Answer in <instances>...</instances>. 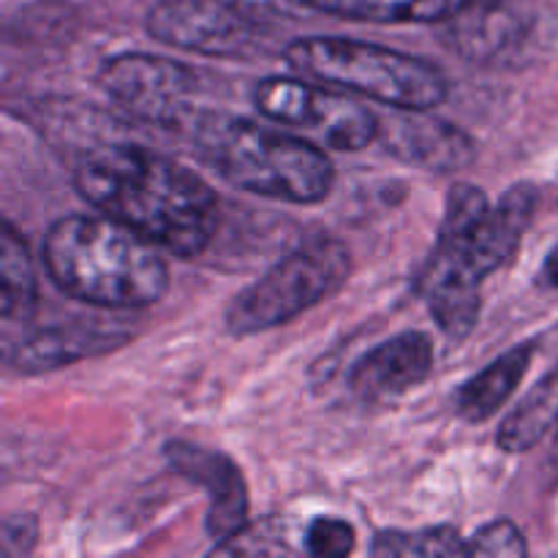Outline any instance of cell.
Wrapping results in <instances>:
<instances>
[{
  "label": "cell",
  "instance_id": "cell-15",
  "mask_svg": "<svg viewBox=\"0 0 558 558\" xmlns=\"http://www.w3.org/2000/svg\"><path fill=\"white\" fill-rule=\"evenodd\" d=\"M558 425V368L537 381L523 401L501 420L496 445L510 456L534 450Z\"/></svg>",
  "mask_w": 558,
  "mask_h": 558
},
{
  "label": "cell",
  "instance_id": "cell-20",
  "mask_svg": "<svg viewBox=\"0 0 558 558\" xmlns=\"http://www.w3.org/2000/svg\"><path fill=\"white\" fill-rule=\"evenodd\" d=\"M305 550L316 558H343L354 550V529L341 518H316L305 532Z\"/></svg>",
  "mask_w": 558,
  "mask_h": 558
},
{
  "label": "cell",
  "instance_id": "cell-6",
  "mask_svg": "<svg viewBox=\"0 0 558 558\" xmlns=\"http://www.w3.org/2000/svg\"><path fill=\"white\" fill-rule=\"evenodd\" d=\"M352 272L349 248L336 238H311L292 254L278 259L259 281L245 287L229 300L223 325L234 338L267 332L325 303Z\"/></svg>",
  "mask_w": 558,
  "mask_h": 558
},
{
  "label": "cell",
  "instance_id": "cell-12",
  "mask_svg": "<svg viewBox=\"0 0 558 558\" xmlns=\"http://www.w3.org/2000/svg\"><path fill=\"white\" fill-rule=\"evenodd\" d=\"M436 363L434 341L420 330L401 332L365 352L349 371V390L360 401L398 398L423 385Z\"/></svg>",
  "mask_w": 558,
  "mask_h": 558
},
{
  "label": "cell",
  "instance_id": "cell-14",
  "mask_svg": "<svg viewBox=\"0 0 558 558\" xmlns=\"http://www.w3.org/2000/svg\"><path fill=\"white\" fill-rule=\"evenodd\" d=\"M534 357L532 343H521L496 357L488 368L474 374L456 396V414L466 423H485L494 417L526 376Z\"/></svg>",
  "mask_w": 558,
  "mask_h": 558
},
{
  "label": "cell",
  "instance_id": "cell-9",
  "mask_svg": "<svg viewBox=\"0 0 558 558\" xmlns=\"http://www.w3.org/2000/svg\"><path fill=\"white\" fill-rule=\"evenodd\" d=\"M145 25L156 41L213 58H240L259 33L223 0H158Z\"/></svg>",
  "mask_w": 558,
  "mask_h": 558
},
{
  "label": "cell",
  "instance_id": "cell-18",
  "mask_svg": "<svg viewBox=\"0 0 558 558\" xmlns=\"http://www.w3.org/2000/svg\"><path fill=\"white\" fill-rule=\"evenodd\" d=\"M374 556H466V539L452 526H430L417 532H379Z\"/></svg>",
  "mask_w": 558,
  "mask_h": 558
},
{
  "label": "cell",
  "instance_id": "cell-4",
  "mask_svg": "<svg viewBox=\"0 0 558 558\" xmlns=\"http://www.w3.org/2000/svg\"><path fill=\"white\" fill-rule=\"evenodd\" d=\"M189 136L199 161L213 172L267 199L316 205L336 183V167L319 145L248 118L196 112Z\"/></svg>",
  "mask_w": 558,
  "mask_h": 558
},
{
  "label": "cell",
  "instance_id": "cell-19",
  "mask_svg": "<svg viewBox=\"0 0 558 558\" xmlns=\"http://www.w3.org/2000/svg\"><path fill=\"white\" fill-rule=\"evenodd\" d=\"M529 545L515 523L494 521L466 539V556H526Z\"/></svg>",
  "mask_w": 558,
  "mask_h": 558
},
{
  "label": "cell",
  "instance_id": "cell-16",
  "mask_svg": "<svg viewBox=\"0 0 558 558\" xmlns=\"http://www.w3.org/2000/svg\"><path fill=\"white\" fill-rule=\"evenodd\" d=\"M314 11L343 20L401 25V22H441L461 16L477 0H305Z\"/></svg>",
  "mask_w": 558,
  "mask_h": 558
},
{
  "label": "cell",
  "instance_id": "cell-2",
  "mask_svg": "<svg viewBox=\"0 0 558 558\" xmlns=\"http://www.w3.org/2000/svg\"><path fill=\"white\" fill-rule=\"evenodd\" d=\"M537 189L518 183L490 205L483 189L452 185L434 254L414 278V289L428 305L445 336L461 341L477 325L480 287L518 251L537 213Z\"/></svg>",
  "mask_w": 558,
  "mask_h": 558
},
{
  "label": "cell",
  "instance_id": "cell-11",
  "mask_svg": "<svg viewBox=\"0 0 558 558\" xmlns=\"http://www.w3.org/2000/svg\"><path fill=\"white\" fill-rule=\"evenodd\" d=\"M390 156L412 167L450 174L466 169L477 156L474 140L447 120L430 118L428 109H396L379 118V136Z\"/></svg>",
  "mask_w": 558,
  "mask_h": 558
},
{
  "label": "cell",
  "instance_id": "cell-21",
  "mask_svg": "<svg viewBox=\"0 0 558 558\" xmlns=\"http://www.w3.org/2000/svg\"><path fill=\"white\" fill-rule=\"evenodd\" d=\"M223 3L232 5L238 14H243L245 20H251L259 27L267 20H281V16L294 14L298 9H311L305 0H223Z\"/></svg>",
  "mask_w": 558,
  "mask_h": 558
},
{
  "label": "cell",
  "instance_id": "cell-22",
  "mask_svg": "<svg viewBox=\"0 0 558 558\" xmlns=\"http://www.w3.org/2000/svg\"><path fill=\"white\" fill-rule=\"evenodd\" d=\"M543 278L548 287H556L558 289V248L550 251V256L545 259L543 265Z\"/></svg>",
  "mask_w": 558,
  "mask_h": 558
},
{
  "label": "cell",
  "instance_id": "cell-5",
  "mask_svg": "<svg viewBox=\"0 0 558 558\" xmlns=\"http://www.w3.org/2000/svg\"><path fill=\"white\" fill-rule=\"evenodd\" d=\"M283 63L294 74L343 87L392 109H434L450 93L445 71L428 60L354 38H298L283 49Z\"/></svg>",
  "mask_w": 558,
  "mask_h": 558
},
{
  "label": "cell",
  "instance_id": "cell-1",
  "mask_svg": "<svg viewBox=\"0 0 558 558\" xmlns=\"http://www.w3.org/2000/svg\"><path fill=\"white\" fill-rule=\"evenodd\" d=\"M87 205L180 259H194L218 227V196L202 174L142 145H101L74 167Z\"/></svg>",
  "mask_w": 558,
  "mask_h": 558
},
{
  "label": "cell",
  "instance_id": "cell-17",
  "mask_svg": "<svg viewBox=\"0 0 558 558\" xmlns=\"http://www.w3.org/2000/svg\"><path fill=\"white\" fill-rule=\"evenodd\" d=\"M0 281H3L0 287L3 289V319L9 325L33 319L38 305L36 272H33L25 240L9 221L3 223V232H0Z\"/></svg>",
  "mask_w": 558,
  "mask_h": 558
},
{
  "label": "cell",
  "instance_id": "cell-10",
  "mask_svg": "<svg viewBox=\"0 0 558 558\" xmlns=\"http://www.w3.org/2000/svg\"><path fill=\"white\" fill-rule=\"evenodd\" d=\"M163 458L178 477L207 490L210 507L205 529L213 543L223 545L238 539L248 526V488L232 458L180 439L163 445Z\"/></svg>",
  "mask_w": 558,
  "mask_h": 558
},
{
  "label": "cell",
  "instance_id": "cell-7",
  "mask_svg": "<svg viewBox=\"0 0 558 558\" xmlns=\"http://www.w3.org/2000/svg\"><path fill=\"white\" fill-rule=\"evenodd\" d=\"M254 104L265 118L305 129L330 150H363L379 136V118L365 104L308 80L267 76L254 85Z\"/></svg>",
  "mask_w": 558,
  "mask_h": 558
},
{
  "label": "cell",
  "instance_id": "cell-13",
  "mask_svg": "<svg viewBox=\"0 0 558 558\" xmlns=\"http://www.w3.org/2000/svg\"><path fill=\"white\" fill-rule=\"evenodd\" d=\"M131 338L123 327L93 325V322H71V325L41 327L36 332L20 336L5 343V365L16 374H47L80 360L98 357L123 347Z\"/></svg>",
  "mask_w": 558,
  "mask_h": 558
},
{
  "label": "cell",
  "instance_id": "cell-8",
  "mask_svg": "<svg viewBox=\"0 0 558 558\" xmlns=\"http://www.w3.org/2000/svg\"><path fill=\"white\" fill-rule=\"evenodd\" d=\"M98 85L114 104L145 123L178 125L194 114L189 98L196 90V74L161 54H114L104 60Z\"/></svg>",
  "mask_w": 558,
  "mask_h": 558
},
{
  "label": "cell",
  "instance_id": "cell-3",
  "mask_svg": "<svg viewBox=\"0 0 558 558\" xmlns=\"http://www.w3.org/2000/svg\"><path fill=\"white\" fill-rule=\"evenodd\" d=\"M158 245L109 216H65L49 227L41 262L60 292L96 308L134 311L158 303L169 270Z\"/></svg>",
  "mask_w": 558,
  "mask_h": 558
}]
</instances>
